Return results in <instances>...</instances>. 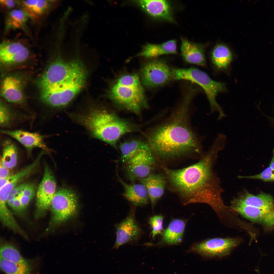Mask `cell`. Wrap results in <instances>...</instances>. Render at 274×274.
<instances>
[{"label": "cell", "instance_id": "1", "mask_svg": "<svg viewBox=\"0 0 274 274\" xmlns=\"http://www.w3.org/2000/svg\"><path fill=\"white\" fill-rule=\"evenodd\" d=\"M223 149L220 143L213 142L197 163L178 169L162 167L171 183L185 199L184 205L190 199L194 203L210 205L222 201L221 195L224 190L214 168L218 153Z\"/></svg>", "mask_w": 274, "mask_h": 274}, {"label": "cell", "instance_id": "2", "mask_svg": "<svg viewBox=\"0 0 274 274\" xmlns=\"http://www.w3.org/2000/svg\"><path fill=\"white\" fill-rule=\"evenodd\" d=\"M193 97L190 94H184L167 121L148 134L147 142L153 154L165 158L201 151V140L193 132L188 122L189 107Z\"/></svg>", "mask_w": 274, "mask_h": 274}, {"label": "cell", "instance_id": "3", "mask_svg": "<svg viewBox=\"0 0 274 274\" xmlns=\"http://www.w3.org/2000/svg\"><path fill=\"white\" fill-rule=\"evenodd\" d=\"M71 116L83 126L91 136L108 144L117 149L120 138L127 133L138 131V125L119 117L103 107H94L81 113Z\"/></svg>", "mask_w": 274, "mask_h": 274}, {"label": "cell", "instance_id": "4", "mask_svg": "<svg viewBox=\"0 0 274 274\" xmlns=\"http://www.w3.org/2000/svg\"><path fill=\"white\" fill-rule=\"evenodd\" d=\"M107 95L117 106L138 115L143 110L148 108L140 78L135 73L119 76L110 85Z\"/></svg>", "mask_w": 274, "mask_h": 274}, {"label": "cell", "instance_id": "5", "mask_svg": "<svg viewBox=\"0 0 274 274\" xmlns=\"http://www.w3.org/2000/svg\"><path fill=\"white\" fill-rule=\"evenodd\" d=\"M172 70L173 79L189 80L199 85L203 89L210 107V114L218 112L219 117L225 116L226 114L216 100L218 93L225 91V83L213 80L206 73L195 68H172Z\"/></svg>", "mask_w": 274, "mask_h": 274}, {"label": "cell", "instance_id": "6", "mask_svg": "<svg viewBox=\"0 0 274 274\" xmlns=\"http://www.w3.org/2000/svg\"><path fill=\"white\" fill-rule=\"evenodd\" d=\"M87 75L41 88V99L46 104L54 108L67 105L82 89Z\"/></svg>", "mask_w": 274, "mask_h": 274}, {"label": "cell", "instance_id": "7", "mask_svg": "<svg viewBox=\"0 0 274 274\" xmlns=\"http://www.w3.org/2000/svg\"><path fill=\"white\" fill-rule=\"evenodd\" d=\"M84 65L78 60L68 62L58 60L51 63L40 80L41 88L50 86L87 74Z\"/></svg>", "mask_w": 274, "mask_h": 274}, {"label": "cell", "instance_id": "8", "mask_svg": "<svg viewBox=\"0 0 274 274\" xmlns=\"http://www.w3.org/2000/svg\"><path fill=\"white\" fill-rule=\"evenodd\" d=\"M77 200L76 194L65 188L56 193L51 202L52 217L51 226H55L65 222L76 213Z\"/></svg>", "mask_w": 274, "mask_h": 274}, {"label": "cell", "instance_id": "9", "mask_svg": "<svg viewBox=\"0 0 274 274\" xmlns=\"http://www.w3.org/2000/svg\"><path fill=\"white\" fill-rule=\"evenodd\" d=\"M172 79V68L162 60L150 59L141 67L140 80L148 88L152 89L163 85Z\"/></svg>", "mask_w": 274, "mask_h": 274}, {"label": "cell", "instance_id": "10", "mask_svg": "<svg viewBox=\"0 0 274 274\" xmlns=\"http://www.w3.org/2000/svg\"><path fill=\"white\" fill-rule=\"evenodd\" d=\"M241 242L237 238L209 239L194 245L190 250L205 258H222L229 255Z\"/></svg>", "mask_w": 274, "mask_h": 274}, {"label": "cell", "instance_id": "11", "mask_svg": "<svg viewBox=\"0 0 274 274\" xmlns=\"http://www.w3.org/2000/svg\"><path fill=\"white\" fill-rule=\"evenodd\" d=\"M127 177L132 181L144 178L152 174L156 161L149 145L125 163Z\"/></svg>", "mask_w": 274, "mask_h": 274}, {"label": "cell", "instance_id": "12", "mask_svg": "<svg viewBox=\"0 0 274 274\" xmlns=\"http://www.w3.org/2000/svg\"><path fill=\"white\" fill-rule=\"evenodd\" d=\"M56 182L49 167L45 164L43 178L36 194L35 216H42L50 206L52 200L56 193Z\"/></svg>", "mask_w": 274, "mask_h": 274}, {"label": "cell", "instance_id": "13", "mask_svg": "<svg viewBox=\"0 0 274 274\" xmlns=\"http://www.w3.org/2000/svg\"><path fill=\"white\" fill-rule=\"evenodd\" d=\"M134 211H132L127 216L116 226V239L113 248L117 249L125 243L136 240L141 232L137 223Z\"/></svg>", "mask_w": 274, "mask_h": 274}, {"label": "cell", "instance_id": "14", "mask_svg": "<svg viewBox=\"0 0 274 274\" xmlns=\"http://www.w3.org/2000/svg\"><path fill=\"white\" fill-rule=\"evenodd\" d=\"M1 132L19 142L26 148L29 155L33 148L36 147L41 149L47 153H49L51 151L44 141L45 139L47 136V135L41 134L38 132H30L21 130H2Z\"/></svg>", "mask_w": 274, "mask_h": 274}, {"label": "cell", "instance_id": "15", "mask_svg": "<svg viewBox=\"0 0 274 274\" xmlns=\"http://www.w3.org/2000/svg\"><path fill=\"white\" fill-rule=\"evenodd\" d=\"M230 208L244 217L266 226H274V209H263L243 205L231 203Z\"/></svg>", "mask_w": 274, "mask_h": 274}, {"label": "cell", "instance_id": "16", "mask_svg": "<svg viewBox=\"0 0 274 274\" xmlns=\"http://www.w3.org/2000/svg\"><path fill=\"white\" fill-rule=\"evenodd\" d=\"M28 49L18 42L4 41L0 45V59L3 63L11 64L22 62L28 58Z\"/></svg>", "mask_w": 274, "mask_h": 274}, {"label": "cell", "instance_id": "17", "mask_svg": "<svg viewBox=\"0 0 274 274\" xmlns=\"http://www.w3.org/2000/svg\"><path fill=\"white\" fill-rule=\"evenodd\" d=\"M231 203L254 207L267 209H274V200L270 194L262 192L256 195L249 193L246 190L239 193L231 201Z\"/></svg>", "mask_w": 274, "mask_h": 274}, {"label": "cell", "instance_id": "18", "mask_svg": "<svg viewBox=\"0 0 274 274\" xmlns=\"http://www.w3.org/2000/svg\"><path fill=\"white\" fill-rule=\"evenodd\" d=\"M42 157L39 154L34 161L14 175L2 179L1 183L5 185L0 189V200L6 201L7 197L12 190L19 183L32 172L38 165Z\"/></svg>", "mask_w": 274, "mask_h": 274}, {"label": "cell", "instance_id": "19", "mask_svg": "<svg viewBox=\"0 0 274 274\" xmlns=\"http://www.w3.org/2000/svg\"><path fill=\"white\" fill-rule=\"evenodd\" d=\"M138 5L147 14L154 18L173 22H174L169 3L165 0H141Z\"/></svg>", "mask_w": 274, "mask_h": 274}, {"label": "cell", "instance_id": "20", "mask_svg": "<svg viewBox=\"0 0 274 274\" xmlns=\"http://www.w3.org/2000/svg\"><path fill=\"white\" fill-rule=\"evenodd\" d=\"M139 180L145 187L153 207L164 193L166 183L165 177L160 174L152 173L145 178Z\"/></svg>", "mask_w": 274, "mask_h": 274}, {"label": "cell", "instance_id": "21", "mask_svg": "<svg viewBox=\"0 0 274 274\" xmlns=\"http://www.w3.org/2000/svg\"><path fill=\"white\" fill-rule=\"evenodd\" d=\"M116 174L118 181L124 189L122 195L127 200L136 206H141L147 204L149 199L147 190L141 183L129 184L123 181Z\"/></svg>", "mask_w": 274, "mask_h": 274}, {"label": "cell", "instance_id": "22", "mask_svg": "<svg viewBox=\"0 0 274 274\" xmlns=\"http://www.w3.org/2000/svg\"><path fill=\"white\" fill-rule=\"evenodd\" d=\"M20 81L13 76L6 77L1 86L3 96L8 101L21 104L24 102V97Z\"/></svg>", "mask_w": 274, "mask_h": 274}, {"label": "cell", "instance_id": "23", "mask_svg": "<svg viewBox=\"0 0 274 274\" xmlns=\"http://www.w3.org/2000/svg\"><path fill=\"white\" fill-rule=\"evenodd\" d=\"M181 40V50L184 60L189 63L205 66L206 61L201 47L186 39H182Z\"/></svg>", "mask_w": 274, "mask_h": 274}, {"label": "cell", "instance_id": "24", "mask_svg": "<svg viewBox=\"0 0 274 274\" xmlns=\"http://www.w3.org/2000/svg\"><path fill=\"white\" fill-rule=\"evenodd\" d=\"M177 54L176 41L172 40L160 44H148L144 46L142 50L134 57L151 58L164 55Z\"/></svg>", "mask_w": 274, "mask_h": 274}, {"label": "cell", "instance_id": "25", "mask_svg": "<svg viewBox=\"0 0 274 274\" xmlns=\"http://www.w3.org/2000/svg\"><path fill=\"white\" fill-rule=\"evenodd\" d=\"M23 10L29 15L30 18L38 19L48 12L53 1L46 0H29L17 1Z\"/></svg>", "mask_w": 274, "mask_h": 274}, {"label": "cell", "instance_id": "26", "mask_svg": "<svg viewBox=\"0 0 274 274\" xmlns=\"http://www.w3.org/2000/svg\"><path fill=\"white\" fill-rule=\"evenodd\" d=\"M185 226L182 220L176 219L172 221L163 233L161 243L172 245L181 242Z\"/></svg>", "mask_w": 274, "mask_h": 274}, {"label": "cell", "instance_id": "27", "mask_svg": "<svg viewBox=\"0 0 274 274\" xmlns=\"http://www.w3.org/2000/svg\"><path fill=\"white\" fill-rule=\"evenodd\" d=\"M232 59L231 51L227 46L223 44L216 45L212 51V62L219 70L227 68L231 63Z\"/></svg>", "mask_w": 274, "mask_h": 274}, {"label": "cell", "instance_id": "28", "mask_svg": "<svg viewBox=\"0 0 274 274\" xmlns=\"http://www.w3.org/2000/svg\"><path fill=\"white\" fill-rule=\"evenodd\" d=\"M1 144L2 152L0 164L8 169H12L17 164V148L14 143L9 139L3 140Z\"/></svg>", "mask_w": 274, "mask_h": 274}, {"label": "cell", "instance_id": "29", "mask_svg": "<svg viewBox=\"0 0 274 274\" xmlns=\"http://www.w3.org/2000/svg\"><path fill=\"white\" fill-rule=\"evenodd\" d=\"M30 17L23 9H14L8 14L5 21L6 31L11 29H24Z\"/></svg>", "mask_w": 274, "mask_h": 274}, {"label": "cell", "instance_id": "30", "mask_svg": "<svg viewBox=\"0 0 274 274\" xmlns=\"http://www.w3.org/2000/svg\"><path fill=\"white\" fill-rule=\"evenodd\" d=\"M0 258L19 264H32L30 261L23 257L16 247L8 244H4L1 247Z\"/></svg>", "mask_w": 274, "mask_h": 274}, {"label": "cell", "instance_id": "31", "mask_svg": "<svg viewBox=\"0 0 274 274\" xmlns=\"http://www.w3.org/2000/svg\"><path fill=\"white\" fill-rule=\"evenodd\" d=\"M1 268L6 274H31L32 264L24 265L13 262L0 258Z\"/></svg>", "mask_w": 274, "mask_h": 274}, {"label": "cell", "instance_id": "32", "mask_svg": "<svg viewBox=\"0 0 274 274\" xmlns=\"http://www.w3.org/2000/svg\"><path fill=\"white\" fill-rule=\"evenodd\" d=\"M17 114L9 106L2 102L0 107V125L2 128H7L11 126L16 121Z\"/></svg>", "mask_w": 274, "mask_h": 274}, {"label": "cell", "instance_id": "33", "mask_svg": "<svg viewBox=\"0 0 274 274\" xmlns=\"http://www.w3.org/2000/svg\"><path fill=\"white\" fill-rule=\"evenodd\" d=\"M148 145L147 142L137 139L128 141L127 150L130 159Z\"/></svg>", "mask_w": 274, "mask_h": 274}, {"label": "cell", "instance_id": "34", "mask_svg": "<svg viewBox=\"0 0 274 274\" xmlns=\"http://www.w3.org/2000/svg\"><path fill=\"white\" fill-rule=\"evenodd\" d=\"M163 217L160 215H156L150 217L149 223L152 229L150 234L152 238L160 234L163 230Z\"/></svg>", "mask_w": 274, "mask_h": 274}, {"label": "cell", "instance_id": "35", "mask_svg": "<svg viewBox=\"0 0 274 274\" xmlns=\"http://www.w3.org/2000/svg\"><path fill=\"white\" fill-rule=\"evenodd\" d=\"M237 177L239 179H259L265 182L272 181H274V172L269 167L259 174L247 176H238Z\"/></svg>", "mask_w": 274, "mask_h": 274}, {"label": "cell", "instance_id": "36", "mask_svg": "<svg viewBox=\"0 0 274 274\" xmlns=\"http://www.w3.org/2000/svg\"><path fill=\"white\" fill-rule=\"evenodd\" d=\"M35 187L32 183L25 184L22 195L28 197L31 199L34 196L35 192Z\"/></svg>", "mask_w": 274, "mask_h": 274}, {"label": "cell", "instance_id": "37", "mask_svg": "<svg viewBox=\"0 0 274 274\" xmlns=\"http://www.w3.org/2000/svg\"><path fill=\"white\" fill-rule=\"evenodd\" d=\"M12 208L18 214L21 216L23 215L24 212L22 208L19 196H16Z\"/></svg>", "mask_w": 274, "mask_h": 274}, {"label": "cell", "instance_id": "38", "mask_svg": "<svg viewBox=\"0 0 274 274\" xmlns=\"http://www.w3.org/2000/svg\"><path fill=\"white\" fill-rule=\"evenodd\" d=\"M19 197L22 209L24 212L32 199L28 197L23 195H22Z\"/></svg>", "mask_w": 274, "mask_h": 274}, {"label": "cell", "instance_id": "39", "mask_svg": "<svg viewBox=\"0 0 274 274\" xmlns=\"http://www.w3.org/2000/svg\"><path fill=\"white\" fill-rule=\"evenodd\" d=\"M16 1L12 0H1L0 3L2 6L8 9L12 8L15 6Z\"/></svg>", "mask_w": 274, "mask_h": 274}, {"label": "cell", "instance_id": "40", "mask_svg": "<svg viewBox=\"0 0 274 274\" xmlns=\"http://www.w3.org/2000/svg\"><path fill=\"white\" fill-rule=\"evenodd\" d=\"M9 175V169L7 168L0 164V179L7 177Z\"/></svg>", "mask_w": 274, "mask_h": 274}, {"label": "cell", "instance_id": "41", "mask_svg": "<svg viewBox=\"0 0 274 274\" xmlns=\"http://www.w3.org/2000/svg\"><path fill=\"white\" fill-rule=\"evenodd\" d=\"M25 184H23L18 185V188L16 196H20L23 194Z\"/></svg>", "mask_w": 274, "mask_h": 274}, {"label": "cell", "instance_id": "42", "mask_svg": "<svg viewBox=\"0 0 274 274\" xmlns=\"http://www.w3.org/2000/svg\"><path fill=\"white\" fill-rule=\"evenodd\" d=\"M272 152V157L270 162L269 167L274 172V149H273Z\"/></svg>", "mask_w": 274, "mask_h": 274}, {"label": "cell", "instance_id": "43", "mask_svg": "<svg viewBox=\"0 0 274 274\" xmlns=\"http://www.w3.org/2000/svg\"><path fill=\"white\" fill-rule=\"evenodd\" d=\"M18 188V185L16 186L13 188V189L11 191L10 193L13 194V195L15 196H16L17 194Z\"/></svg>", "mask_w": 274, "mask_h": 274}, {"label": "cell", "instance_id": "44", "mask_svg": "<svg viewBox=\"0 0 274 274\" xmlns=\"http://www.w3.org/2000/svg\"><path fill=\"white\" fill-rule=\"evenodd\" d=\"M16 196L10 193L8 195L7 199V202L14 199Z\"/></svg>", "mask_w": 274, "mask_h": 274}, {"label": "cell", "instance_id": "45", "mask_svg": "<svg viewBox=\"0 0 274 274\" xmlns=\"http://www.w3.org/2000/svg\"><path fill=\"white\" fill-rule=\"evenodd\" d=\"M15 198L14 199L8 201L7 203L8 204L11 208L13 205Z\"/></svg>", "mask_w": 274, "mask_h": 274}]
</instances>
